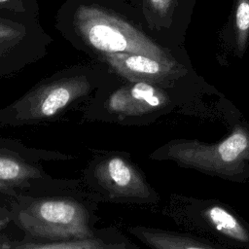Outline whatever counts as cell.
I'll use <instances>...</instances> for the list:
<instances>
[{
	"instance_id": "6",
	"label": "cell",
	"mask_w": 249,
	"mask_h": 249,
	"mask_svg": "<svg viewBox=\"0 0 249 249\" xmlns=\"http://www.w3.org/2000/svg\"><path fill=\"white\" fill-rule=\"evenodd\" d=\"M88 178L106 198L140 204H156L158 192L128 155L109 153L96 159L89 167Z\"/></svg>"
},
{
	"instance_id": "9",
	"label": "cell",
	"mask_w": 249,
	"mask_h": 249,
	"mask_svg": "<svg viewBox=\"0 0 249 249\" xmlns=\"http://www.w3.org/2000/svg\"><path fill=\"white\" fill-rule=\"evenodd\" d=\"M106 60L113 70L129 82H144L167 86L180 77L175 62L158 60L139 53H107Z\"/></svg>"
},
{
	"instance_id": "16",
	"label": "cell",
	"mask_w": 249,
	"mask_h": 249,
	"mask_svg": "<svg viewBox=\"0 0 249 249\" xmlns=\"http://www.w3.org/2000/svg\"><path fill=\"white\" fill-rule=\"evenodd\" d=\"M7 1H9V0H0V3H5Z\"/></svg>"
},
{
	"instance_id": "11",
	"label": "cell",
	"mask_w": 249,
	"mask_h": 249,
	"mask_svg": "<svg viewBox=\"0 0 249 249\" xmlns=\"http://www.w3.org/2000/svg\"><path fill=\"white\" fill-rule=\"evenodd\" d=\"M11 249H108L100 239L92 237L77 240H53V241H23L13 244Z\"/></svg>"
},
{
	"instance_id": "8",
	"label": "cell",
	"mask_w": 249,
	"mask_h": 249,
	"mask_svg": "<svg viewBox=\"0 0 249 249\" xmlns=\"http://www.w3.org/2000/svg\"><path fill=\"white\" fill-rule=\"evenodd\" d=\"M67 156L25 148L14 141L0 140V192L15 194L42 183L47 177L37 163L40 159H65Z\"/></svg>"
},
{
	"instance_id": "14",
	"label": "cell",
	"mask_w": 249,
	"mask_h": 249,
	"mask_svg": "<svg viewBox=\"0 0 249 249\" xmlns=\"http://www.w3.org/2000/svg\"><path fill=\"white\" fill-rule=\"evenodd\" d=\"M172 0H149L150 6L159 15H165L171 5Z\"/></svg>"
},
{
	"instance_id": "3",
	"label": "cell",
	"mask_w": 249,
	"mask_h": 249,
	"mask_svg": "<svg viewBox=\"0 0 249 249\" xmlns=\"http://www.w3.org/2000/svg\"><path fill=\"white\" fill-rule=\"evenodd\" d=\"M15 223L31 238L77 240L94 237L89 214L70 197H39L18 203Z\"/></svg>"
},
{
	"instance_id": "10",
	"label": "cell",
	"mask_w": 249,
	"mask_h": 249,
	"mask_svg": "<svg viewBox=\"0 0 249 249\" xmlns=\"http://www.w3.org/2000/svg\"><path fill=\"white\" fill-rule=\"evenodd\" d=\"M128 231L151 249H231L184 231L145 226L130 227Z\"/></svg>"
},
{
	"instance_id": "2",
	"label": "cell",
	"mask_w": 249,
	"mask_h": 249,
	"mask_svg": "<svg viewBox=\"0 0 249 249\" xmlns=\"http://www.w3.org/2000/svg\"><path fill=\"white\" fill-rule=\"evenodd\" d=\"M163 214L181 231L231 249H249V222L218 198L171 194Z\"/></svg>"
},
{
	"instance_id": "7",
	"label": "cell",
	"mask_w": 249,
	"mask_h": 249,
	"mask_svg": "<svg viewBox=\"0 0 249 249\" xmlns=\"http://www.w3.org/2000/svg\"><path fill=\"white\" fill-rule=\"evenodd\" d=\"M161 86L131 82L115 89L105 99L102 115L97 119L129 125L154 122L175 104L173 96Z\"/></svg>"
},
{
	"instance_id": "15",
	"label": "cell",
	"mask_w": 249,
	"mask_h": 249,
	"mask_svg": "<svg viewBox=\"0 0 249 249\" xmlns=\"http://www.w3.org/2000/svg\"><path fill=\"white\" fill-rule=\"evenodd\" d=\"M13 243L4 235L0 233V249H11Z\"/></svg>"
},
{
	"instance_id": "12",
	"label": "cell",
	"mask_w": 249,
	"mask_h": 249,
	"mask_svg": "<svg viewBox=\"0 0 249 249\" xmlns=\"http://www.w3.org/2000/svg\"><path fill=\"white\" fill-rule=\"evenodd\" d=\"M235 37L238 53L242 54L249 37V0H237L236 2Z\"/></svg>"
},
{
	"instance_id": "5",
	"label": "cell",
	"mask_w": 249,
	"mask_h": 249,
	"mask_svg": "<svg viewBox=\"0 0 249 249\" xmlns=\"http://www.w3.org/2000/svg\"><path fill=\"white\" fill-rule=\"evenodd\" d=\"M91 89L85 76L53 81L30 90L0 111V125H21L43 122L58 115Z\"/></svg>"
},
{
	"instance_id": "13",
	"label": "cell",
	"mask_w": 249,
	"mask_h": 249,
	"mask_svg": "<svg viewBox=\"0 0 249 249\" xmlns=\"http://www.w3.org/2000/svg\"><path fill=\"white\" fill-rule=\"evenodd\" d=\"M21 32L17 29L12 27L11 25L0 23V41L3 40H12L20 37Z\"/></svg>"
},
{
	"instance_id": "4",
	"label": "cell",
	"mask_w": 249,
	"mask_h": 249,
	"mask_svg": "<svg viewBox=\"0 0 249 249\" xmlns=\"http://www.w3.org/2000/svg\"><path fill=\"white\" fill-rule=\"evenodd\" d=\"M75 22L85 40L106 54L139 53L172 62L164 51L142 32L101 8L81 6L76 12Z\"/></svg>"
},
{
	"instance_id": "1",
	"label": "cell",
	"mask_w": 249,
	"mask_h": 249,
	"mask_svg": "<svg viewBox=\"0 0 249 249\" xmlns=\"http://www.w3.org/2000/svg\"><path fill=\"white\" fill-rule=\"evenodd\" d=\"M228 133L216 142L174 138L154 150L149 158L172 161L232 183L249 180V123L240 115L224 113Z\"/></svg>"
}]
</instances>
